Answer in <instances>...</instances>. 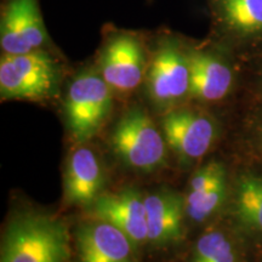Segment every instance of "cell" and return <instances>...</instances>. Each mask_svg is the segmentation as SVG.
I'll return each instance as SVG.
<instances>
[{
  "mask_svg": "<svg viewBox=\"0 0 262 262\" xmlns=\"http://www.w3.org/2000/svg\"><path fill=\"white\" fill-rule=\"evenodd\" d=\"M250 139L254 148L262 155V114H260L250 126Z\"/></svg>",
  "mask_w": 262,
  "mask_h": 262,
  "instance_id": "18",
  "label": "cell"
},
{
  "mask_svg": "<svg viewBox=\"0 0 262 262\" xmlns=\"http://www.w3.org/2000/svg\"><path fill=\"white\" fill-rule=\"evenodd\" d=\"M101 75L111 89L130 93L139 86L146 71L145 54L140 41L122 34L106 45L100 61Z\"/></svg>",
  "mask_w": 262,
  "mask_h": 262,
  "instance_id": "12",
  "label": "cell"
},
{
  "mask_svg": "<svg viewBox=\"0 0 262 262\" xmlns=\"http://www.w3.org/2000/svg\"><path fill=\"white\" fill-rule=\"evenodd\" d=\"M56 64L47 52L4 54L0 61V95L3 100H39L55 93Z\"/></svg>",
  "mask_w": 262,
  "mask_h": 262,
  "instance_id": "4",
  "label": "cell"
},
{
  "mask_svg": "<svg viewBox=\"0 0 262 262\" xmlns=\"http://www.w3.org/2000/svg\"><path fill=\"white\" fill-rule=\"evenodd\" d=\"M148 244L168 248L185 235V196L171 189H159L145 195Z\"/></svg>",
  "mask_w": 262,
  "mask_h": 262,
  "instance_id": "13",
  "label": "cell"
},
{
  "mask_svg": "<svg viewBox=\"0 0 262 262\" xmlns=\"http://www.w3.org/2000/svg\"><path fill=\"white\" fill-rule=\"evenodd\" d=\"M147 89L158 107L170 108L191 93L188 55L172 42L163 45L153 57L147 72Z\"/></svg>",
  "mask_w": 262,
  "mask_h": 262,
  "instance_id": "7",
  "label": "cell"
},
{
  "mask_svg": "<svg viewBox=\"0 0 262 262\" xmlns=\"http://www.w3.org/2000/svg\"><path fill=\"white\" fill-rule=\"evenodd\" d=\"M189 262H247L244 242L232 228H208L193 245Z\"/></svg>",
  "mask_w": 262,
  "mask_h": 262,
  "instance_id": "16",
  "label": "cell"
},
{
  "mask_svg": "<svg viewBox=\"0 0 262 262\" xmlns=\"http://www.w3.org/2000/svg\"><path fill=\"white\" fill-rule=\"evenodd\" d=\"M232 229L244 243L262 245V169L239 172L227 203Z\"/></svg>",
  "mask_w": 262,
  "mask_h": 262,
  "instance_id": "8",
  "label": "cell"
},
{
  "mask_svg": "<svg viewBox=\"0 0 262 262\" xmlns=\"http://www.w3.org/2000/svg\"><path fill=\"white\" fill-rule=\"evenodd\" d=\"M70 255L64 222L31 211L16 215L8 224L0 262H70Z\"/></svg>",
  "mask_w": 262,
  "mask_h": 262,
  "instance_id": "1",
  "label": "cell"
},
{
  "mask_svg": "<svg viewBox=\"0 0 262 262\" xmlns=\"http://www.w3.org/2000/svg\"><path fill=\"white\" fill-rule=\"evenodd\" d=\"M232 182L221 160H209L196 169L185 196L186 217L195 225L205 224L227 206Z\"/></svg>",
  "mask_w": 262,
  "mask_h": 262,
  "instance_id": "6",
  "label": "cell"
},
{
  "mask_svg": "<svg viewBox=\"0 0 262 262\" xmlns=\"http://www.w3.org/2000/svg\"><path fill=\"white\" fill-rule=\"evenodd\" d=\"M111 148L127 168L150 172L162 168L166 159V143L162 130L142 108L124 113L110 136Z\"/></svg>",
  "mask_w": 262,
  "mask_h": 262,
  "instance_id": "2",
  "label": "cell"
},
{
  "mask_svg": "<svg viewBox=\"0 0 262 262\" xmlns=\"http://www.w3.org/2000/svg\"><path fill=\"white\" fill-rule=\"evenodd\" d=\"M79 262H140L130 238L110 222L98 219L81 222L75 232Z\"/></svg>",
  "mask_w": 262,
  "mask_h": 262,
  "instance_id": "9",
  "label": "cell"
},
{
  "mask_svg": "<svg viewBox=\"0 0 262 262\" xmlns=\"http://www.w3.org/2000/svg\"><path fill=\"white\" fill-rule=\"evenodd\" d=\"M48 35L37 0H11L0 25V45L6 55L40 50Z\"/></svg>",
  "mask_w": 262,
  "mask_h": 262,
  "instance_id": "10",
  "label": "cell"
},
{
  "mask_svg": "<svg viewBox=\"0 0 262 262\" xmlns=\"http://www.w3.org/2000/svg\"><path fill=\"white\" fill-rule=\"evenodd\" d=\"M162 131L179 162L188 166L212 148L219 139L220 126L209 114L189 110H170L163 117Z\"/></svg>",
  "mask_w": 262,
  "mask_h": 262,
  "instance_id": "5",
  "label": "cell"
},
{
  "mask_svg": "<svg viewBox=\"0 0 262 262\" xmlns=\"http://www.w3.org/2000/svg\"><path fill=\"white\" fill-rule=\"evenodd\" d=\"M191 70L189 96L203 102H216L227 96L233 84V72L220 57L209 52L188 54Z\"/></svg>",
  "mask_w": 262,
  "mask_h": 262,
  "instance_id": "15",
  "label": "cell"
},
{
  "mask_svg": "<svg viewBox=\"0 0 262 262\" xmlns=\"http://www.w3.org/2000/svg\"><path fill=\"white\" fill-rule=\"evenodd\" d=\"M102 164L93 149L80 145L70 156L64 172V199L68 204L91 208L102 194L104 186Z\"/></svg>",
  "mask_w": 262,
  "mask_h": 262,
  "instance_id": "14",
  "label": "cell"
},
{
  "mask_svg": "<svg viewBox=\"0 0 262 262\" xmlns=\"http://www.w3.org/2000/svg\"><path fill=\"white\" fill-rule=\"evenodd\" d=\"M90 209L95 219L116 226L137 249L148 244L145 195L137 189L102 193Z\"/></svg>",
  "mask_w": 262,
  "mask_h": 262,
  "instance_id": "11",
  "label": "cell"
},
{
  "mask_svg": "<svg viewBox=\"0 0 262 262\" xmlns=\"http://www.w3.org/2000/svg\"><path fill=\"white\" fill-rule=\"evenodd\" d=\"M112 89L102 75L84 72L72 81L64 102L66 122L78 145L89 142L112 110Z\"/></svg>",
  "mask_w": 262,
  "mask_h": 262,
  "instance_id": "3",
  "label": "cell"
},
{
  "mask_svg": "<svg viewBox=\"0 0 262 262\" xmlns=\"http://www.w3.org/2000/svg\"><path fill=\"white\" fill-rule=\"evenodd\" d=\"M226 22L244 34L262 31V0H221Z\"/></svg>",
  "mask_w": 262,
  "mask_h": 262,
  "instance_id": "17",
  "label": "cell"
}]
</instances>
